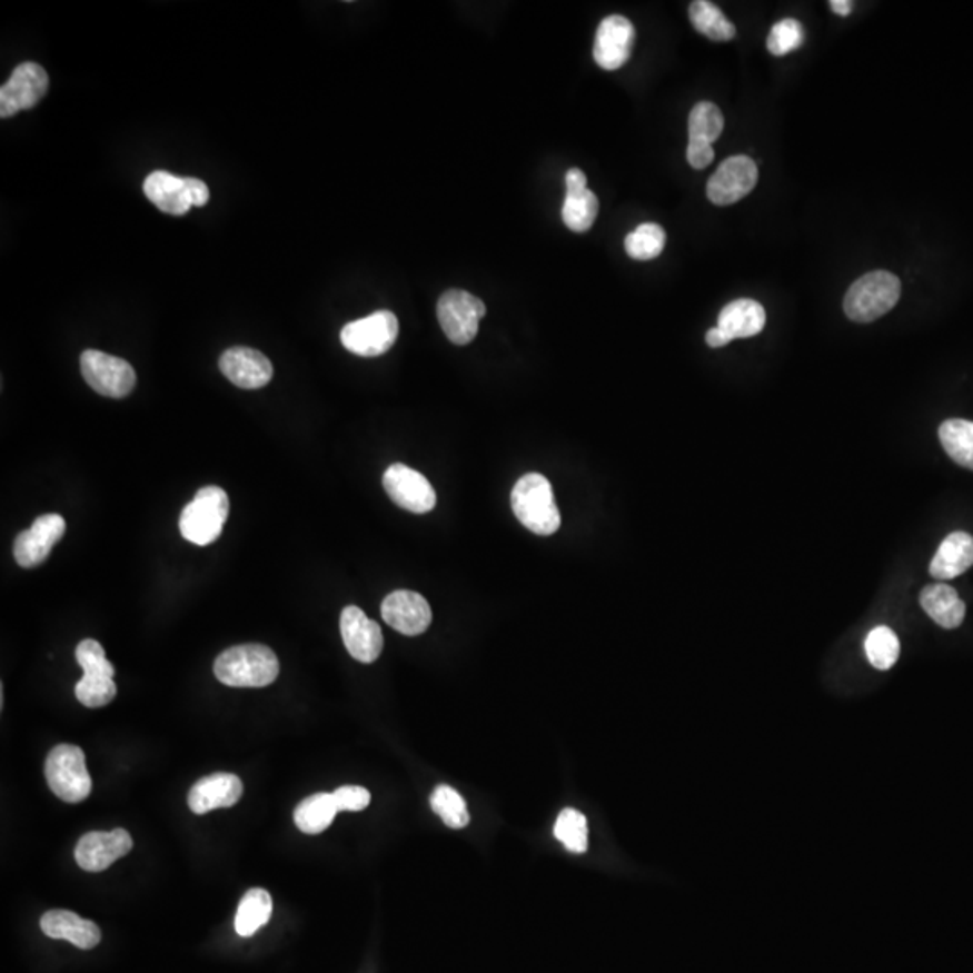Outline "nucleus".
Returning <instances> with one entry per match:
<instances>
[{"mask_svg": "<svg viewBox=\"0 0 973 973\" xmlns=\"http://www.w3.org/2000/svg\"><path fill=\"white\" fill-rule=\"evenodd\" d=\"M215 676L229 687L260 688L280 675V662L271 647L244 644L229 647L215 661Z\"/></svg>", "mask_w": 973, "mask_h": 973, "instance_id": "nucleus-1", "label": "nucleus"}, {"mask_svg": "<svg viewBox=\"0 0 973 973\" xmlns=\"http://www.w3.org/2000/svg\"><path fill=\"white\" fill-rule=\"evenodd\" d=\"M510 505L523 527L537 536H552L560 527L559 508L550 481L539 473H528L514 485Z\"/></svg>", "mask_w": 973, "mask_h": 973, "instance_id": "nucleus-2", "label": "nucleus"}, {"mask_svg": "<svg viewBox=\"0 0 973 973\" xmlns=\"http://www.w3.org/2000/svg\"><path fill=\"white\" fill-rule=\"evenodd\" d=\"M902 296V281L888 271L862 276L850 287L844 298V312L855 324H871L896 307Z\"/></svg>", "mask_w": 973, "mask_h": 973, "instance_id": "nucleus-3", "label": "nucleus"}, {"mask_svg": "<svg viewBox=\"0 0 973 973\" xmlns=\"http://www.w3.org/2000/svg\"><path fill=\"white\" fill-rule=\"evenodd\" d=\"M229 499L226 490L217 485L202 487L179 518V528L186 542L206 546L219 539L228 522Z\"/></svg>", "mask_w": 973, "mask_h": 973, "instance_id": "nucleus-4", "label": "nucleus"}, {"mask_svg": "<svg viewBox=\"0 0 973 973\" xmlns=\"http://www.w3.org/2000/svg\"><path fill=\"white\" fill-rule=\"evenodd\" d=\"M46 778L51 792L63 803L78 804L91 795V775L80 746H54L46 761Z\"/></svg>", "mask_w": 973, "mask_h": 973, "instance_id": "nucleus-5", "label": "nucleus"}, {"mask_svg": "<svg viewBox=\"0 0 973 973\" xmlns=\"http://www.w3.org/2000/svg\"><path fill=\"white\" fill-rule=\"evenodd\" d=\"M487 307L480 298L466 290H446L437 304L438 324L449 341L455 345H469L475 341L480 321Z\"/></svg>", "mask_w": 973, "mask_h": 973, "instance_id": "nucleus-6", "label": "nucleus"}, {"mask_svg": "<svg viewBox=\"0 0 973 973\" xmlns=\"http://www.w3.org/2000/svg\"><path fill=\"white\" fill-rule=\"evenodd\" d=\"M399 338V319L389 310H377L363 319L345 325L342 347L359 357H379Z\"/></svg>", "mask_w": 973, "mask_h": 973, "instance_id": "nucleus-7", "label": "nucleus"}, {"mask_svg": "<svg viewBox=\"0 0 973 973\" xmlns=\"http://www.w3.org/2000/svg\"><path fill=\"white\" fill-rule=\"evenodd\" d=\"M80 366L87 385L103 397L123 399L136 386L132 365L119 357L100 350H86L81 354Z\"/></svg>", "mask_w": 973, "mask_h": 973, "instance_id": "nucleus-8", "label": "nucleus"}, {"mask_svg": "<svg viewBox=\"0 0 973 973\" xmlns=\"http://www.w3.org/2000/svg\"><path fill=\"white\" fill-rule=\"evenodd\" d=\"M759 170L748 156H732L719 165L708 179L707 197L713 205L731 206L754 190Z\"/></svg>", "mask_w": 973, "mask_h": 973, "instance_id": "nucleus-9", "label": "nucleus"}, {"mask_svg": "<svg viewBox=\"0 0 973 973\" xmlns=\"http://www.w3.org/2000/svg\"><path fill=\"white\" fill-rule=\"evenodd\" d=\"M383 485L397 507L414 514H428L437 507V493L426 476L404 464L386 469Z\"/></svg>", "mask_w": 973, "mask_h": 973, "instance_id": "nucleus-10", "label": "nucleus"}, {"mask_svg": "<svg viewBox=\"0 0 973 973\" xmlns=\"http://www.w3.org/2000/svg\"><path fill=\"white\" fill-rule=\"evenodd\" d=\"M49 78L43 67L24 62L14 67L10 80L0 89V116L11 118L22 110L33 109L48 92Z\"/></svg>", "mask_w": 973, "mask_h": 973, "instance_id": "nucleus-11", "label": "nucleus"}, {"mask_svg": "<svg viewBox=\"0 0 973 973\" xmlns=\"http://www.w3.org/2000/svg\"><path fill=\"white\" fill-rule=\"evenodd\" d=\"M66 519L60 514H43L14 539V560L22 568H34L48 559L52 548L66 534Z\"/></svg>", "mask_w": 973, "mask_h": 973, "instance_id": "nucleus-12", "label": "nucleus"}, {"mask_svg": "<svg viewBox=\"0 0 973 973\" xmlns=\"http://www.w3.org/2000/svg\"><path fill=\"white\" fill-rule=\"evenodd\" d=\"M132 845L129 831H92L81 836L75 851V858L81 870L100 873L109 870L116 860L129 855Z\"/></svg>", "mask_w": 973, "mask_h": 973, "instance_id": "nucleus-13", "label": "nucleus"}, {"mask_svg": "<svg viewBox=\"0 0 973 973\" xmlns=\"http://www.w3.org/2000/svg\"><path fill=\"white\" fill-rule=\"evenodd\" d=\"M635 28L623 14H612L598 24L594 58L604 71H617L632 58Z\"/></svg>", "mask_w": 973, "mask_h": 973, "instance_id": "nucleus-14", "label": "nucleus"}, {"mask_svg": "<svg viewBox=\"0 0 973 973\" xmlns=\"http://www.w3.org/2000/svg\"><path fill=\"white\" fill-rule=\"evenodd\" d=\"M380 613L388 626L403 635H423L431 624V606L423 595L411 589H397L383 600Z\"/></svg>", "mask_w": 973, "mask_h": 973, "instance_id": "nucleus-15", "label": "nucleus"}, {"mask_svg": "<svg viewBox=\"0 0 973 973\" xmlns=\"http://www.w3.org/2000/svg\"><path fill=\"white\" fill-rule=\"evenodd\" d=\"M341 636L351 658L363 664L376 662L385 647L379 624L366 617L365 612L357 606L342 609Z\"/></svg>", "mask_w": 973, "mask_h": 973, "instance_id": "nucleus-16", "label": "nucleus"}, {"mask_svg": "<svg viewBox=\"0 0 973 973\" xmlns=\"http://www.w3.org/2000/svg\"><path fill=\"white\" fill-rule=\"evenodd\" d=\"M219 366L224 376L238 388H264L272 379L271 361L261 351L252 348H229L220 357Z\"/></svg>", "mask_w": 973, "mask_h": 973, "instance_id": "nucleus-17", "label": "nucleus"}, {"mask_svg": "<svg viewBox=\"0 0 973 973\" xmlns=\"http://www.w3.org/2000/svg\"><path fill=\"white\" fill-rule=\"evenodd\" d=\"M598 214V199L588 190V179L579 168L566 171V199L563 220L574 234H586L594 226Z\"/></svg>", "mask_w": 973, "mask_h": 973, "instance_id": "nucleus-18", "label": "nucleus"}, {"mask_svg": "<svg viewBox=\"0 0 973 973\" xmlns=\"http://www.w3.org/2000/svg\"><path fill=\"white\" fill-rule=\"evenodd\" d=\"M242 781L234 774H214L195 783L188 795V806L197 815L231 807L242 797Z\"/></svg>", "mask_w": 973, "mask_h": 973, "instance_id": "nucleus-19", "label": "nucleus"}, {"mask_svg": "<svg viewBox=\"0 0 973 973\" xmlns=\"http://www.w3.org/2000/svg\"><path fill=\"white\" fill-rule=\"evenodd\" d=\"M143 190L148 200L161 209L162 214L181 217L193 208L188 177H177L165 170L152 171L145 179Z\"/></svg>", "mask_w": 973, "mask_h": 973, "instance_id": "nucleus-20", "label": "nucleus"}, {"mask_svg": "<svg viewBox=\"0 0 973 973\" xmlns=\"http://www.w3.org/2000/svg\"><path fill=\"white\" fill-rule=\"evenodd\" d=\"M43 934L51 940L71 941L81 950L100 945L101 931L95 922L83 920L71 911H49L40 920Z\"/></svg>", "mask_w": 973, "mask_h": 973, "instance_id": "nucleus-21", "label": "nucleus"}, {"mask_svg": "<svg viewBox=\"0 0 973 973\" xmlns=\"http://www.w3.org/2000/svg\"><path fill=\"white\" fill-rule=\"evenodd\" d=\"M973 566V537L966 533H952L941 543L932 557V577L937 580H950L960 577Z\"/></svg>", "mask_w": 973, "mask_h": 973, "instance_id": "nucleus-22", "label": "nucleus"}, {"mask_svg": "<svg viewBox=\"0 0 973 973\" xmlns=\"http://www.w3.org/2000/svg\"><path fill=\"white\" fill-rule=\"evenodd\" d=\"M765 325V307L751 298L734 299L723 307L717 318V327L725 330L732 339L754 338L763 332Z\"/></svg>", "mask_w": 973, "mask_h": 973, "instance_id": "nucleus-23", "label": "nucleus"}, {"mask_svg": "<svg viewBox=\"0 0 973 973\" xmlns=\"http://www.w3.org/2000/svg\"><path fill=\"white\" fill-rule=\"evenodd\" d=\"M920 604L926 615L945 629L960 627L966 615V606L949 584L937 583L925 586L920 595Z\"/></svg>", "mask_w": 973, "mask_h": 973, "instance_id": "nucleus-24", "label": "nucleus"}, {"mask_svg": "<svg viewBox=\"0 0 973 973\" xmlns=\"http://www.w3.org/2000/svg\"><path fill=\"white\" fill-rule=\"evenodd\" d=\"M338 813V804L334 801L332 793H316L296 807V826L307 835H318L330 827Z\"/></svg>", "mask_w": 973, "mask_h": 973, "instance_id": "nucleus-25", "label": "nucleus"}, {"mask_svg": "<svg viewBox=\"0 0 973 973\" xmlns=\"http://www.w3.org/2000/svg\"><path fill=\"white\" fill-rule=\"evenodd\" d=\"M688 19L698 33L714 42H728L736 37V26L725 17L719 8L708 0H694L688 6Z\"/></svg>", "mask_w": 973, "mask_h": 973, "instance_id": "nucleus-26", "label": "nucleus"}, {"mask_svg": "<svg viewBox=\"0 0 973 973\" xmlns=\"http://www.w3.org/2000/svg\"><path fill=\"white\" fill-rule=\"evenodd\" d=\"M271 914V894L267 893L266 888H251L238 905L235 931L242 937H249L269 922Z\"/></svg>", "mask_w": 973, "mask_h": 973, "instance_id": "nucleus-27", "label": "nucleus"}, {"mask_svg": "<svg viewBox=\"0 0 973 973\" xmlns=\"http://www.w3.org/2000/svg\"><path fill=\"white\" fill-rule=\"evenodd\" d=\"M940 440L955 464L973 470V423L963 418L945 420L940 426Z\"/></svg>", "mask_w": 973, "mask_h": 973, "instance_id": "nucleus-28", "label": "nucleus"}, {"mask_svg": "<svg viewBox=\"0 0 973 973\" xmlns=\"http://www.w3.org/2000/svg\"><path fill=\"white\" fill-rule=\"evenodd\" d=\"M725 119L717 105L711 101H699L688 115V141H702V143H716L722 136Z\"/></svg>", "mask_w": 973, "mask_h": 973, "instance_id": "nucleus-29", "label": "nucleus"}, {"mask_svg": "<svg viewBox=\"0 0 973 973\" xmlns=\"http://www.w3.org/2000/svg\"><path fill=\"white\" fill-rule=\"evenodd\" d=\"M554 835L572 853L580 855L588 850V822L583 813L574 807H566L559 813L554 826Z\"/></svg>", "mask_w": 973, "mask_h": 973, "instance_id": "nucleus-30", "label": "nucleus"}, {"mask_svg": "<svg viewBox=\"0 0 973 973\" xmlns=\"http://www.w3.org/2000/svg\"><path fill=\"white\" fill-rule=\"evenodd\" d=\"M624 246L633 260H653V258L661 257L662 251H664L665 231L658 224H641L635 231L627 235Z\"/></svg>", "mask_w": 973, "mask_h": 973, "instance_id": "nucleus-31", "label": "nucleus"}, {"mask_svg": "<svg viewBox=\"0 0 973 973\" xmlns=\"http://www.w3.org/2000/svg\"><path fill=\"white\" fill-rule=\"evenodd\" d=\"M865 655L876 669H891L900 658V641L896 633L887 626L874 627L865 638Z\"/></svg>", "mask_w": 973, "mask_h": 973, "instance_id": "nucleus-32", "label": "nucleus"}, {"mask_svg": "<svg viewBox=\"0 0 973 973\" xmlns=\"http://www.w3.org/2000/svg\"><path fill=\"white\" fill-rule=\"evenodd\" d=\"M431 807L447 827L461 830L469 824L470 817L467 813L466 801L451 786L440 784L435 788L431 795Z\"/></svg>", "mask_w": 973, "mask_h": 973, "instance_id": "nucleus-33", "label": "nucleus"}, {"mask_svg": "<svg viewBox=\"0 0 973 973\" xmlns=\"http://www.w3.org/2000/svg\"><path fill=\"white\" fill-rule=\"evenodd\" d=\"M804 39H806V33H804L803 24L795 19H784L770 31L766 48L774 57H784V54L801 48Z\"/></svg>", "mask_w": 973, "mask_h": 973, "instance_id": "nucleus-34", "label": "nucleus"}, {"mask_svg": "<svg viewBox=\"0 0 973 973\" xmlns=\"http://www.w3.org/2000/svg\"><path fill=\"white\" fill-rule=\"evenodd\" d=\"M77 698L81 705L89 708H100L109 705L118 694L115 679L112 678H96V676L83 675L77 684Z\"/></svg>", "mask_w": 973, "mask_h": 973, "instance_id": "nucleus-35", "label": "nucleus"}, {"mask_svg": "<svg viewBox=\"0 0 973 973\" xmlns=\"http://www.w3.org/2000/svg\"><path fill=\"white\" fill-rule=\"evenodd\" d=\"M77 661L83 669V675L115 679V665L107 661L100 642L92 638L80 642L77 647Z\"/></svg>", "mask_w": 973, "mask_h": 973, "instance_id": "nucleus-36", "label": "nucleus"}, {"mask_svg": "<svg viewBox=\"0 0 973 973\" xmlns=\"http://www.w3.org/2000/svg\"><path fill=\"white\" fill-rule=\"evenodd\" d=\"M332 795L339 812H363L370 806V792L361 786H341Z\"/></svg>", "mask_w": 973, "mask_h": 973, "instance_id": "nucleus-37", "label": "nucleus"}, {"mask_svg": "<svg viewBox=\"0 0 973 973\" xmlns=\"http://www.w3.org/2000/svg\"><path fill=\"white\" fill-rule=\"evenodd\" d=\"M714 161L713 145L702 143V141H688L687 162L694 170H703Z\"/></svg>", "mask_w": 973, "mask_h": 973, "instance_id": "nucleus-38", "label": "nucleus"}, {"mask_svg": "<svg viewBox=\"0 0 973 973\" xmlns=\"http://www.w3.org/2000/svg\"><path fill=\"white\" fill-rule=\"evenodd\" d=\"M188 188H190L191 206L202 208V206L208 205L209 190L205 182L195 179V177H188Z\"/></svg>", "mask_w": 973, "mask_h": 973, "instance_id": "nucleus-39", "label": "nucleus"}, {"mask_svg": "<svg viewBox=\"0 0 973 973\" xmlns=\"http://www.w3.org/2000/svg\"><path fill=\"white\" fill-rule=\"evenodd\" d=\"M705 339H707V345L711 348L727 347L728 342L734 341V339H732L731 336L719 327L711 328L707 332V338Z\"/></svg>", "mask_w": 973, "mask_h": 973, "instance_id": "nucleus-40", "label": "nucleus"}, {"mask_svg": "<svg viewBox=\"0 0 973 973\" xmlns=\"http://www.w3.org/2000/svg\"><path fill=\"white\" fill-rule=\"evenodd\" d=\"M830 8L833 10V13L847 17L851 10H853V2H850V0H831Z\"/></svg>", "mask_w": 973, "mask_h": 973, "instance_id": "nucleus-41", "label": "nucleus"}]
</instances>
